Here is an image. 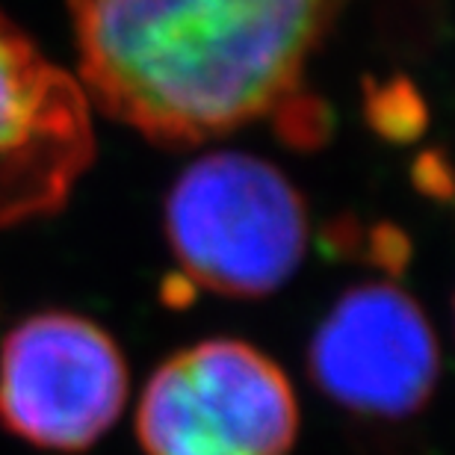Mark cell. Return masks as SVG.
I'll list each match as a JSON object with an SVG mask.
<instances>
[{"mask_svg":"<svg viewBox=\"0 0 455 455\" xmlns=\"http://www.w3.org/2000/svg\"><path fill=\"white\" fill-rule=\"evenodd\" d=\"M92 154L80 80L0 15V231L60 211Z\"/></svg>","mask_w":455,"mask_h":455,"instance_id":"5b68a950","label":"cell"},{"mask_svg":"<svg viewBox=\"0 0 455 455\" xmlns=\"http://www.w3.org/2000/svg\"><path fill=\"white\" fill-rule=\"evenodd\" d=\"M334 0H75L80 86L163 145L296 113Z\"/></svg>","mask_w":455,"mask_h":455,"instance_id":"6da1fadb","label":"cell"},{"mask_svg":"<svg viewBox=\"0 0 455 455\" xmlns=\"http://www.w3.org/2000/svg\"><path fill=\"white\" fill-rule=\"evenodd\" d=\"M367 258L376 263V267L387 269L390 275H399V272L408 267L411 245H408V236L403 231H396V228H390V225H381L367 240Z\"/></svg>","mask_w":455,"mask_h":455,"instance_id":"52a82bcc","label":"cell"},{"mask_svg":"<svg viewBox=\"0 0 455 455\" xmlns=\"http://www.w3.org/2000/svg\"><path fill=\"white\" fill-rule=\"evenodd\" d=\"M166 234L180 275L234 299L275 293L307 249V211L267 160L220 151L196 160L166 198Z\"/></svg>","mask_w":455,"mask_h":455,"instance_id":"7a4b0ae2","label":"cell"},{"mask_svg":"<svg viewBox=\"0 0 455 455\" xmlns=\"http://www.w3.org/2000/svg\"><path fill=\"white\" fill-rule=\"evenodd\" d=\"M124 403V355L86 316L33 314L0 343V426L33 447H92L113 429Z\"/></svg>","mask_w":455,"mask_h":455,"instance_id":"277c9868","label":"cell"},{"mask_svg":"<svg viewBox=\"0 0 455 455\" xmlns=\"http://www.w3.org/2000/svg\"><path fill=\"white\" fill-rule=\"evenodd\" d=\"M311 379L340 408L399 420L429 403L441 349L423 307L390 281L352 287L316 325Z\"/></svg>","mask_w":455,"mask_h":455,"instance_id":"8992f818","label":"cell"},{"mask_svg":"<svg viewBox=\"0 0 455 455\" xmlns=\"http://www.w3.org/2000/svg\"><path fill=\"white\" fill-rule=\"evenodd\" d=\"M296 390L269 355L216 338L163 361L136 408L145 455H290Z\"/></svg>","mask_w":455,"mask_h":455,"instance_id":"3957f363","label":"cell"}]
</instances>
